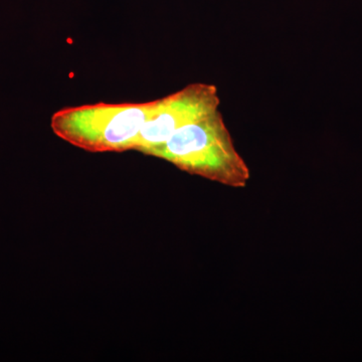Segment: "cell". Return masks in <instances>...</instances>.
Wrapping results in <instances>:
<instances>
[{"label": "cell", "instance_id": "3957f363", "mask_svg": "<svg viewBox=\"0 0 362 362\" xmlns=\"http://www.w3.org/2000/svg\"><path fill=\"white\" fill-rule=\"evenodd\" d=\"M218 88L192 83L173 94L156 100V106L144 123L133 150L151 156L176 130L220 109Z\"/></svg>", "mask_w": 362, "mask_h": 362}, {"label": "cell", "instance_id": "7a4b0ae2", "mask_svg": "<svg viewBox=\"0 0 362 362\" xmlns=\"http://www.w3.org/2000/svg\"><path fill=\"white\" fill-rule=\"evenodd\" d=\"M154 106L156 100L66 107L52 116L51 127L61 139L86 151H127L133 150Z\"/></svg>", "mask_w": 362, "mask_h": 362}, {"label": "cell", "instance_id": "6da1fadb", "mask_svg": "<svg viewBox=\"0 0 362 362\" xmlns=\"http://www.w3.org/2000/svg\"><path fill=\"white\" fill-rule=\"evenodd\" d=\"M151 156L226 187H246L251 178L220 109L176 130Z\"/></svg>", "mask_w": 362, "mask_h": 362}]
</instances>
